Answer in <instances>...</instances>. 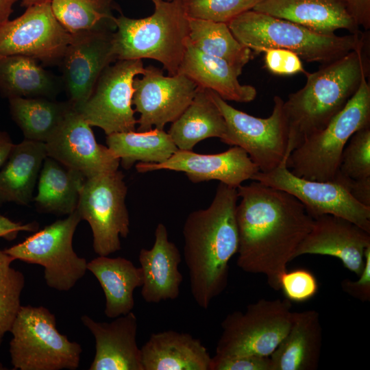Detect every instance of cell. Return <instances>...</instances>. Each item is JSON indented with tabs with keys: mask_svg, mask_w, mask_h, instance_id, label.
<instances>
[{
	"mask_svg": "<svg viewBox=\"0 0 370 370\" xmlns=\"http://www.w3.org/2000/svg\"><path fill=\"white\" fill-rule=\"evenodd\" d=\"M319 313L293 312L291 327L269 356L271 370H316L322 347Z\"/></svg>",
	"mask_w": 370,
	"mask_h": 370,
	"instance_id": "603a6c76",
	"label": "cell"
},
{
	"mask_svg": "<svg viewBox=\"0 0 370 370\" xmlns=\"http://www.w3.org/2000/svg\"><path fill=\"white\" fill-rule=\"evenodd\" d=\"M14 145L9 134L0 130V168L8 159Z\"/></svg>",
	"mask_w": 370,
	"mask_h": 370,
	"instance_id": "f6af8a7d",
	"label": "cell"
},
{
	"mask_svg": "<svg viewBox=\"0 0 370 370\" xmlns=\"http://www.w3.org/2000/svg\"><path fill=\"white\" fill-rule=\"evenodd\" d=\"M113 32L72 35L59 65L62 85L75 109L88 99L102 72L116 60Z\"/></svg>",
	"mask_w": 370,
	"mask_h": 370,
	"instance_id": "2e32d148",
	"label": "cell"
},
{
	"mask_svg": "<svg viewBox=\"0 0 370 370\" xmlns=\"http://www.w3.org/2000/svg\"><path fill=\"white\" fill-rule=\"evenodd\" d=\"M53 13L71 35L116 30L114 0H51Z\"/></svg>",
	"mask_w": 370,
	"mask_h": 370,
	"instance_id": "836d02e7",
	"label": "cell"
},
{
	"mask_svg": "<svg viewBox=\"0 0 370 370\" xmlns=\"http://www.w3.org/2000/svg\"><path fill=\"white\" fill-rule=\"evenodd\" d=\"M369 34L355 49L323 64L318 71L305 73L303 88L289 95L283 109L288 128L291 152L306 138L322 130L346 106L369 75Z\"/></svg>",
	"mask_w": 370,
	"mask_h": 370,
	"instance_id": "3957f363",
	"label": "cell"
},
{
	"mask_svg": "<svg viewBox=\"0 0 370 370\" xmlns=\"http://www.w3.org/2000/svg\"><path fill=\"white\" fill-rule=\"evenodd\" d=\"M87 270L95 276L103 291L106 317L114 319L133 310L134 291L143 283L140 267L123 257L99 256L87 262Z\"/></svg>",
	"mask_w": 370,
	"mask_h": 370,
	"instance_id": "4316f807",
	"label": "cell"
},
{
	"mask_svg": "<svg viewBox=\"0 0 370 370\" xmlns=\"http://www.w3.org/2000/svg\"><path fill=\"white\" fill-rule=\"evenodd\" d=\"M150 1H152L154 5H156V4L158 3L159 2H160L162 0H150Z\"/></svg>",
	"mask_w": 370,
	"mask_h": 370,
	"instance_id": "c3c4849f",
	"label": "cell"
},
{
	"mask_svg": "<svg viewBox=\"0 0 370 370\" xmlns=\"http://www.w3.org/2000/svg\"><path fill=\"white\" fill-rule=\"evenodd\" d=\"M11 363L20 370H75L82 352L56 328L55 315L44 306H21L10 331Z\"/></svg>",
	"mask_w": 370,
	"mask_h": 370,
	"instance_id": "52a82bcc",
	"label": "cell"
},
{
	"mask_svg": "<svg viewBox=\"0 0 370 370\" xmlns=\"http://www.w3.org/2000/svg\"><path fill=\"white\" fill-rule=\"evenodd\" d=\"M37 222L23 224L15 222L0 214V238L11 241L15 239L20 232H35L38 229Z\"/></svg>",
	"mask_w": 370,
	"mask_h": 370,
	"instance_id": "7bdbcfd3",
	"label": "cell"
},
{
	"mask_svg": "<svg viewBox=\"0 0 370 370\" xmlns=\"http://www.w3.org/2000/svg\"><path fill=\"white\" fill-rule=\"evenodd\" d=\"M288 299H260L245 311L229 313L221 323L216 355L269 357L287 334L293 319Z\"/></svg>",
	"mask_w": 370,
	"mask_h": 370,
	"instance_id": "ba28073f",
	"label": "cell"
},
{
	"mask_svg": "<svg viewBox=\"0 0 370 370\" xmlns=\"http://www.w3.org/2000/svg\"><path fill=\"white\" fill-rule=\"evenodd\" d=\"M347 143L338 172L353 180L370 177V125L356 131Z\"/></svg>",
	"mask_w": 370,
	"mask_h": 370,
	"instance_id": "8d00e7d4",
	"label": "cell"
},
{
	"mask_svg": "<svg viewBox=\"0 0 370 370\" xmlns=\"http://www.w3.org/2000/svg\"><path fill=\"white\" fill-rule=\"evenodd\" d=\"M227 25L236 40L251 51L284 49L308 62L325 64L356 49L369 33L325 35L288 20L250 10Z\"/></svg>",
	"mask_w": 370,
	"mask_h": 370,
	"instance_id": "277c9868",
	"label": "cell"
},
{
	"mask_svg": "<svg viewBox=\"0 0 370 370\" xmlns=\"http://www.w3.org/2000/svg\"><path fill=\"white\" fill-rule=\"evenodd\" d=\"M226 132L225 119L212 100L208 90L197 88L186 110L173 122L168 134L180 150H193L208 138L221 139Z\"/></svg>",
	"mask_w": 370,
	"mask_h": 370,
	"instance_id": "f546056e",
	"label": "cell"
},
{
	"mask_svg": "<svg viewBox=\"0 0 370 370\" xmlns=\"http://www.w3.org/2000/svg\"><path fill=\"white\" fill-rule=\"evenodd\" d=\"M141 75L133 82L132 105L139 114L136 131H148L153 127L164 130L166 124L175 121L189 106L198 86L183 74L164 75L162 70L151 65Z\"/></svg>",
	"mask_w": 370,
	"mask_h": 370,
	"instance_id": "9a60e30c",
	"label": "cell"
},
{
	"mask_svg": "<svg viewBox=\"0 0 370 370\" xmlns=\"http://www.w3.org/2000/svg\"><path fill=\"white\" fill-rule=\"evenodd\" d=\"M81 321L95 339L90 370H144L136 339L138 319L133 312L110 323L95 321L87 315Z\"/></svg>",
	"mask_w": 370,
	"mask_h": 370,
	"instance_id": "ffe728a7",
	"label": "cell"
},
{
	"mask_svg": "<svg viewBox=\"0 0 370 370\" xmlns=\"http://www.w3.org/2000/svg\"><path fill=\"white\" fill-rule=\"evenodd\" d=\"M145 18H116L113 47L116 60L149 58L169 75L177 73L189 34L188 16L182 0H162Z\"/></svg>",
	"mask_w": 370,
	"mask_h": 370,
	"instance_id": "5b68a950",
	"label": "cell"
},
{
	"mask_svg": "<svg viewBox=\"0 0 370 370\" xmlns=\"http://www.w3.org/2000/svg\"><path fill=\"white\" fill-rule=\"evenodd\" d=\"M367 78L362 77L353 97L322 130L291 152L286 166L293 174L311 180H334L348 140L356 131L370 125V84Z\"/></svg>",
	"mask_w": 370,
	"mask_h": 370,
	"instance_id": "8992f818",
	"label": "cell"
},
{
	"mask_svg": "<svg viewBox=\"0 0 370 370\" xmlns=\"http://www.w3.org/2000/svg\"><path fill=\"white\" fill-rule=\"evenodd\" d=\"M50 0H22L21 6L27 8L34 4L40 3Z\"/></svg>",
	"mask_w": 370,
	"mask_h": 370,
	"instance_id": "7dc6e473",
	"label": "cell"
},
{
	"mask_svg": "<svg viewBox=\"0 0 370 370\" xmlns=\"http://www.w3.org/2000/svg\"><path fill=\"white\" fill-rule=\"evenodd\" d=\"M136 169L139 173L158 170L183 172L195 184L218 180L234 188L251 180L259 171L246 151L237 146L216 154H200L193 150L179 149L163 162H138Z\"/></svg>",
	"mask_w": 370,
	"mask_h": 370,
	"instance_id": "ac0fdd59",
	"label": "cell"
},
{
	"mask_svg": "<svg viewBox=\"0 0 370 370\" xmlns=\"http://www.w3.org/2000/svg\"><path fill=\"white\" fill-rule=\"evenodd\" d=\"M106 145L125 169L136 162H163L179 150L168 132L156 128L111 134L106 136Z\"/></svg>",
	"mask_w": 370,
	"mask_h": 370,
	"instance_id": "4dcf8cb0",
	"label": "cell"
},
{
	"mask_svg": "<svg viewBox=\"0 0 370 370\" xmlns=\"http://www.w3.org/2000/svg\"><path fill=\"white\" fill-rule=\"evenodd\" d=\"M47 156L45 144L25 139L14 144L0 168V206L8 202L28 205Z\"/></svg>",
	"mask_w": 370,
	"mask_h": 370,
	"instance_id": "484cf974",
	"label": "cell"
},
{
	"mask_svg": "<svg viewBox=\"0 0 370 370\" xmlns=\"http://www.w3.org/2000/svg\"><path fill=\"white\" fill-rule=\"evenodd\" d=\"M280 290L291 302L303 303L317 293L319 284L310 271L301 268L289 272L287 271L282 275Z\"/></svg>",
	"mask_w": 370,
	"mask_h": 370,
	"instance_id": "74e56055",
	"label": "cell"
},
{
	"mask_svg": "<svg viewBox=\"0 0 370 370\" xmlns=\"http://www.w3.org/2000/svg\"><path fill=\"white\" fill-rule=\"evenodd\" d=\"M145 71L140 59L116 60L102 72L88 99L75 109L91 127L102 129L107 136L135 131L133 82Z\"/></svg>",
	"mask_w": 370,
	"mask_h": 370,
	"instance_id": "7c38bea8",
	"label": "cell"
},
{
	"mask_svg": "<svg viewBox=\"0 0 370 370\" xmlns=\"http://www.w3.org/2000/svg\"><path fill=\"white\" fill-rule=\"evenodd\" d=\"M188 39L193 47L221 58L241 75L251 58V51L240 43L227 24L188 17Z\"/></svg>",
	"mask_w": 370,
	"mask_h": 370,
	"instance_id": "d6a6232c",
	"label": "cell"
},
{
	"mask_svg": "<svg viewBox=\"0 0 370 370\" xmlns=\"http://www.w3.org/2000/svg\"><path fill=\"white\" fill-rule=\"evenodd\" d=\"M253 10L321 34L334 35L339 29L360 32L344 0H261Z\"/></svg>",
	"mask_w": 370,
	"mask_h": 370,
	"instance_id": "7402d4cb",
	"label": "cell"
},
{
	"mask_svg": "<svg viewBox=\"0 0 370 370\" xmlns=\"http://www.w3.org/2000/svg\"><path fill=\"white\" fill-rule=\"evenodd\" d=\"M138 260L143 278L140 293L145 302L158 304L179 297L183 281L179 271L182 256L176 245L169 241L163 223L157 225L153 247L141 249Z\"/></svg>",
	"mask_w": 370,
	"mask_h": 370,
	"instance_id": "44dd1931",
	"label": "cell"
},
{
	"mask_svg": "<svg viewBox=\"0 0 370 370\" xmlns=\"http://www.w3.org/2000/svg\"><path fill=\"white\" fill-rule=\"evenodd\" d=\"M9 100L12 120L25 139L45 143L54 134L73 107L68 101L45 97L12 98Z\"/></svg>",
	"mask_w": 370,
	"mask_h": 370,
	"instance_id": "1f68e13d",
	"label": "cell"
},
{
	"mask_svg": "<svg viewBox=\"0 0 370 370\" xmlns=\"http://www.w3.org/2000/svg\"><path fill=\"white\" fill-rule=\"evenodd\" d=\"M178 73L187 76L198 87L214 91L225 101L248 103L257 95L256 88L238 82L240 74L229 63L198 50L188 38Z\"/></svg>",
	"mask_w": 370,
	"mask_h": 370,
	"instance_id": "d4e9b609",
	"label": "cell"
},
{
	"mask_svg": "<svg viewBox=\"0 0 370 370\" xmlns=\"http://www.w3.org/2000/svg\"><path fill=\"white\" fill-rule=\"evenodd\" d=\"M81 221L75 210L4 251L14 260L42 266L47 285L68 291L87 270L86 260L73 248V235Z\"/></svg>",
	"mask_w": 370,
	"mask_h": 370,
	"instance_id": "30bf717a",
	"label": "cell"
},
{
	"mask_svg": "<svg viewBox=\"0 0 370 370\" xmlns=\"http://www.w3.org/2000/svg\"><path fill=\"white\" fill-rule=\"evenodd\" d=\"M238 234L237 266L265 275L268 285L280 290V278L310 232L314 219L291 194L253 180L237 188Z\"/></svg>",
	"mask_w": 370,
	"mask_h": 370,
	"instance_id": "6da1fadb",
	"label": "cell"
},
{
	"mask_svg": "<svg viewBox=\"0 0 370 370\" xmlns=\"http://www.w3.org/2000/svg\"><path fill=\"white\" fill-rule=\"evenodd\" d=\"M165 1H173V0H165Z\"/></svg>",
	"mask_w": 370,
	"mask_h": 370,
	"instance_id": "681fc988",
	"label": "cell"
},
{
	"mask_svg": "<svg viewBox=\"0 0 370 370\" xmlns=\"http://www.w3.org/2000/svg\"><path fill=\"white\" fill-rule=\"evenodd\" d=\"M352 16L366 31L370 29V0H344Z\"/></svg>",
	"mask_w": 370,
	"mask_h": 370,
	"instance_id": "ee69618b",
	"label": "cell"
},
{
	"mask_svg": "<svg viewBox=\"0 0 370 370\" xmlns=\"http://www.w3.org/2000/svg\"><path fill=\"white\" fill-rule=\"evenodd\" d=\"M140 350L144 370H210L208 349L188 333H152Z\"/></svg>",
	"mask_w": 370,
	"mask_h": 370,
	"instance_id": "cb8c5ba5",
	"label": "cell"
},
{
	"mask_svg": "<svg viewBox=\"0 0 370 370\" xmlns=\"http://www.w3.org/2000/svg\"><path fill=\"white\" fill-rule=\"evenodd\" d=\"M62 85L61 78L24 56L0 57V93L8 98L55 99Z\"/></svg>",
	"mask_w": 370,
	"mask_h": 370,
	"instance_id": "83f0119b",
	"label": "cell"
},
{
	"mask_svg": "<svg viewBox=\"0 0 370 370\" xmlns=\"http://www.w3.org/2000/svg\"><path fill=\"white\" fill-rule=\"evenodd\" d=\"M341 286L347 295L362 302L370 301V247L365 250V266L358 279H344Z\"/></svg>",
	"mask_w": 370,
	"mask_h": 370,
	"instance_id": "60d3db41",
	"label": "cell"
},
{
	"mask_svg": "<svg viewBox=\"0 0 370 370\" xmlns=\"http://www.w3.org/2000/svg\"><path fill=\"white\" fill-rule=\"evenodd\" d=\"M86 177L77 171L47 156L38 179L35 206L40 213L69 215L77 206Z\"/></svg>",
	"mask_w": 370,
	"mask_h": 370,
	"instance_id": "f1b7e54d",
	"label": "cell"
},
{
	"mask_svg": "<svg viewBox=\"0 0 370 370\" xmlns=\"http://www.w3.org/2000/svg\"><path fill=\"white\" fill-rule=\"evenodd\" d=\"M210 370H271L269 357L240 355L211 358Z\"/></svg>",
	"mask_w": 370,
	"mask_h": 370,
	"instance_id": "f35d334b",
	"label": "cell"
},
{
	"mask_svg": "<svg viewBox=\"0 0 370 370\" xmlns=\"http://www.w3.org/2000/svg\"><path fill=\"white\" fill-rule=\"evenodd\" d=\"M18 0H0V22L9 19L13 12V5Z\"/></svg>",
	"mask_w": 370,
	"mask_h": 370,
	"instance_id": "bcb514c9",
	"label": "cell"
},
{
	"mask_svg": "<svg viewBox=\"0 0 370 370\" xmlns=\"http://www.w3.org/2000/svg\"><path fill=\"white\" fill-rule=\"evenodd\" d=\"M208 90L225 121L221 142L244 149L262 173L275 169L288 158V128L280 97H274L271 114L259 118L234 108L216 92Z\"/></svg>",
	"mask_w": 370,
	"mask_h": 370,
	"instance_id": "9c48e42d",
	"label": "cell"
},
{
	"mask_svg": "<svg viewBox=\"0 0 370 370\" xmlns=\"http://www.w3.org/2000/svg\"><path fill=\"white\" fill-rule=\"evenodd\" d=\"M15 260L0 248V345L21 308V295L25 280L11 264Z\"/></svg>",
	"mask_w": 370,
	"mask_h": 370,
	"instance_id": "e575fe53",
	"label": "cell"
},
{
	"mask_svg": "<svg viewBox=\"0 0 370 370\" xmlns=\"http://www.w3.org/2000/svg\"><path fill=\"white\" fill-rule=\"evenodd\" d=\"M45 144L47 156L86 178L116 171L120 164L107 146L97 142L91 126L73 106Z\"/></svg>",
	"mask_w": 370,
	"mask_h": 370,
	"instance_id": "e0dca14e",
	"label": "cell"
},
{
	"mask_svg": "<svg viewBox=\"0 0 370 370\" xmlns=\"http://www.w3.org/2000/svg\"><path fill=\"white\" fill-rule=\"evenodd\" d=\"M237 188L220 182L210 206L189 213L183 225V255L195 303L207 310L225 289L229 262L237 253Z\"/></svg>",
	"mask_w": 370,
	"mask_h": 370,
	"instance_id": "7a4b0ae2",
	"label": "cell"
},
{
	"mask_svg": "<svg viewBox=\"0 0 370 370\" xmlns=\"http://www.w3.org/2000/svg\"><path fill=\"white\" fill-rule=\"evenodd\" d=\"M71 39L55 17L50 0L27 7L14 20L0 22V57L19 55L43 65L60 64Z\"/></svg>",
	"mask_w": 370,
	"mask_h": 370,
	"instance_id": "4fadbf2b",
	"label": "cell"
},
{
	"mask_svg": "<svg viewBox=\"0 0 370 370\" xmlns=\"http://www.w3.org/2000/svg\"><path fill=\"white\" fill-rule=\"evenodd\" d=\"M261 0H182L189 18L227 24L254 7Z\"/></svg>",
	"mask_w": 370,
	"mask_h": 370,
	"instance_id": "d590c367",
	"label": "cell"
},
{
	"mask_svg": "<svg viewBox=\"0 0 370 370\" xmlns=\"http://www.w3.org/2000/svg\"><path fill=\"white\" fill-rule=\"evenodd\" d=\"M286 160L269 172L258 171L251 180L291 194L304 204L313 219L332 214L370 232L369 207L359 203L336 181L321 182L295 175L287 167Z\"/></svg>",
	"mask_w": 370,
	"mask_h": 370,
	"instance_id": "5bb4252c",
	"label": "cell"
},
{
	"mask_svg": "<svg viewBox=\"0 0 370 370\" xmlns=\"http://www.w3.org/2000/svg\"><path fill=\"white\" fill-rule=\"evenodd\" d=\"M265 64L276 75H293L306 73L299 57L295 53L284 49H270L265 52Z\"/></svg>",
	"mask_w": 370,
	"mask_h": 370,
	"instance_id": "ab89813d",
	"label": "cell"
},
{
	"mask_svg": "<svg viewBox=\"0 0 370 370\" xmlns=\"http://www.w3.org/2000/svg\"><path fill=\"white\" fill-rule=\"evenodd\" d=\"M127 193L124 175L119 169L86 178L83 184L76 210L91 228L98 256L119 251L120 237L126 238L130 232Z\"/></svg>",
	"mask_w": 370,
	"mask_h": 370,
	"instance_id": "8fae6325",
	"label": "cell"
},
{
	"mask_svg": "<svg viewBox=\"0 0 370 370\" xmlns=\"http://www.w3.org/2000/svg\"><path fill=\"white\" fill-rule=\"evenodd\" d=\"M333 181H336L343 185L355 199L370 208V177L353 180L338 171Z\"/></svg>",
	"mask_w": 370,
	"mask_h": 370,
	"instance_id": "b9f144b4",
	"label": "cell"
},
{
	"mask_svg": "<svg viewBox=\"0 0 370 370\" xmlns=\"http://www.w3.org/2000/svg\"><path fill=\"white\" fill-rule=\"evenodd\" d=\"M370 247V232L353 222L332 214L314 219L312 227L298 247L295 258L305 254L330 256L358 277L365 266V253Z\"/></svg>",
	"mask_w": 370,
	"mask_h": 370,
	"instance_id": "d6986e66",
	"label": "cell"
}]
</instances>
